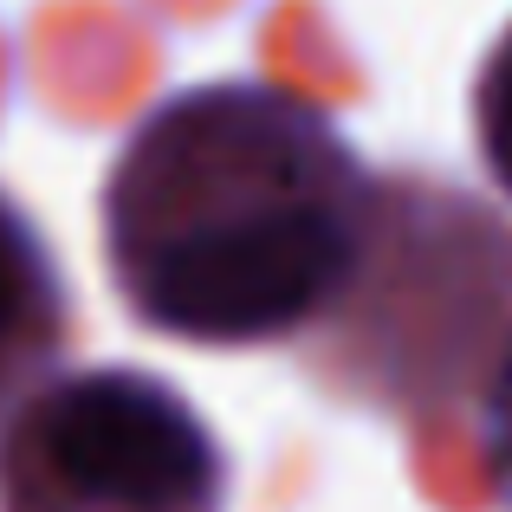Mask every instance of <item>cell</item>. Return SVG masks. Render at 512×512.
I'll use <instances>...</instances> for the list:
<instances>
[{"label":"cell","instance_id":"cell-1","mask_svg":"<svg viewBox=\"0 0 512 512\" xmlns=\"http://www.w3.org/2000/svg\"><path fill=\"white\" fill-rule=\"evenodd\" d=\"M376 188L312 98L221 78L163 98L104 182V260L150 331L208 350L292 344L344 312Z\"/></svg>","mask_w":512,"mask_h":512},{"label":"cell","instance_id":"cell-2","mask_svg":"<svg viewBox=\"0 0 512 512\" xmlns=\"http://www.w3.org/2000/svg\"><path fill=\"white\" fill-rule=\"evenodd\" d=\"M0 512H227V454L163 376L52 370L0 435Z\"/></svg>","mask_w":512,"mask_h":512},{"label":"cell","instance_id":"cell-3","mask_svg":"<svg viewBox=\"0 0 512 512\" xmlns=\"http://www.w3.org/2000/svg\"><path fill=\"white\" fill-rule=\"evenodd\" d=\"M72 338V292L59 279L46 234L0 188V435L13 409L59 370Z\"/></svg>","mask_w":512,"mask_h":512},{"label":"cell","instance_id":"cell-4","mask_svg":"<svg viewBox=\"0 0 512 512\" xmlns=\"http://www.w3.org/2000/svg\"><path fill=\"white\" fill-rule=\"evenodd\" d=\"M474 137H480V156H487V175L512 201V26L493 39L487 65L474 78Z\"/></svg>","mask_w":512,"mask_h":512},{"label":"cell","instance_id":"cell-5","mask_svg":"<svg viewBox=\"0 0 512 512\" xmlns=\"http://www.w3.org/2000/svg\"><path fill=\"white\" fill-rule=\"evenodd\" d=\"M487 435H480V454H487V487H493V506L512 512V344L493 357L487 370Z\"/></svg>","mask_w":512,"mask_h":512}]
</instances>
